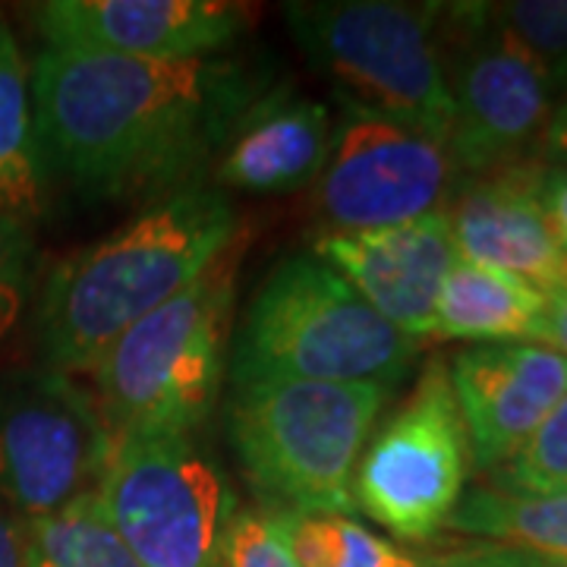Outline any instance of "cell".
<instances>
[{
  "label": "cell",
  "mask_w": 567,
  "mask_h": 567,
  "mask_svg": "<svg viewBox=\"0 0 567 567\" xmlns=\"http://www.w3.org/2000/svg\"><path fill=\"white\" fill-rule=\"evenodd\" d=\"M388 398L382 385L240 382L224 410L227 439L268 511L350 517L357 466Z\"/></svg>",
  "instance_id": "obj_5"
},
{
  "label": "cell",
  "mask_w": 567,
  "mask_h": 567,
  "mask_svg": "<svg viewBox=\"0 0 567 567\" xmlns=\"http://www.w3.org/2000/svg\"><path fill=\"white\" fill-rule=\"evenodd\" d=\"M246 230L177 297L126 328L92 365L95 404L114 439L193 435L212 416L234 341Z\"/></svg>",
  "instance_id": "obj_3"
},
{
  "label": "cell",
  "mask_w": 567,
  "mask_h": 567,
  "mask_svg": "<svg viewBox=\"0 0 567 567\" xmlns=\"http://www.w3.org/2000/svg\"><path fill=\"white\" fill-rule=\"evenodd\" d=\"M44 167L35 142L32 66L0 17V215L32 224L44 205Z\"/></svg>",
  "instance_id": "obj_18"
},
{
  "label": "cell",
  "mask_w": 567,
  "mask_h": 567,
  "mask_svg": "<svg viewBox=\"0 0 567 567\" xmlns=\"http://www.w3.org/2000/svg\"><path fill=\"white\" fill-rule=\"evenodd\" d=\"M536 341L543 347H551L555 353L567 357V290H551L546 293V312L536 331Z\"/></svg>",
  "instance_id": "obj_28"
},
{
  "label": "cell",
  "mask_w": 567,
  "mask_h": 567,
  "mask_svg": "<svg viewBox=\"0 0 567 567\" xmlns=\"http://www.w3.org/2000/svg\"><path fill=\"white\" fill-rule=\"evenodd\" d=\"M244 234L230 196L186 186L148 203L44 278L35 338L48 369L92 372L126 328L193 284Z\"/></svg>",
  "instance_id": "obj_2"
},
{
  "label": "cell",
  "mask_w": 567,
  "mask_h": 567,
  "mask_svg": "<svg viewBox=\"0 0 567 567\" xmlns=\"http://www.w3.org/2000/svg\"><path fill=\"white\" fill-rule=\"evenodd\" d=\"M95 492L142 567L218 565L237 502L189 435H111Z\"/></svg>",
  "instance_id": "obj_8"
},
{
  "label": "cell",
  "mask_w": 567,
  "mask_h": 567,
  "mask_svg": "<svg viewBox=\"0 0 567 567\" xmlns=\"http://www.w3.org/2000/svg\"><path fill=\"white\" fill-rule=\"evenodd\" d=\"M35 265L32 224L0 215V341L25 309Z\"/></svg>",
  "instance_id": "obj_25"
},
{
  "label": "cell",
  "mask_w": 567,
  "mask_h": 567,
  "mask_svg": "<svg viewBox=\"0 0 567 567\" xmlns=\"http://www.w3.org/2000/svg\"><path fill=\"white\" fill-rule=\"evenodd\" d=\"M520 567H567V558H548V555H536V551H520L517 548Z\"/></svg>",
  "instance_id": "obj_31"
},
{
  "label": "cell",
  "mask_w": 567,
  "mask_h": 567,
  "mask_svg": "<svg viewBox=\"0 0 567 567\" xmlns=\"http://www.w3.org/2000/svg\"><path fill=\"white\" fill-rule=\"evenodd\" d=\"M334 133L324 102L271 85L252 104L215 158V189L287 196L322 177Z\"/></svg>",
  "instance_id": "obj_16"
},
{
  "label": "cell",
  "mask_w": 567,
  "mask_h": 567,
  "mask_svg": "<svg viewBox=\"0 0 567 567\" xmlns=\"http://www.w3.org/2000/svg\"><path fill=\"white\" fill-rule=\"evenodd\" d=\"M215 567H293L275 514L268 507H234L224 524Z\"/></svg>",
  "instance_id": "obj_24"
},
{
  "label": "cell",
  "mask_w": 567,
  "mask_h": 567,
  "mask_svg": "<svg viewBox=\"0 0 567 567\" xmlns=\"http://www.w3.org/2000/svg\"><path fill=\"white\" fill-rule=\"evenodd\" d=\"M416 338L385 322L316 252L268 271L234 324L230 382L297 379L331 385H401L420 353Z\"/></svg>",
  "instance_id": "obj_4"
},
{
  "label": "cell",
  "mask_w": 567,
  "mask_h": 567,
  "mask_svg": "<svg viewBox=\"0 0 567 567\" xmlns=\"http://www.w3.org/2000/svg\"><path fill=\"white\" fill-rule=\"evenodd\" d=\"M435 29L454 104L447 155L457 177L533 162L558 104L546 76L492 20L488 3H435Z\"/></svg>",
  "instance_id": "obj_7"
},
{
  "label": "cell",
  "mask_w": 567,
  "mask_h": 567,
  "mask_svg": "<svg viewBox=\"0 0 567 567\" xmlns=\"http://www.w3.org/2000/svg\"><path fill=\"white\" fill-rule=\"evenodd\" d=\"M543 167L533 158L457 177L445 212L461 262L498 268L551 293L567 287V249L548 224Z\"/></svg>",
  "instance_id": "obj_15"
},
{
  "label": "cell",
  "mask_w": 567,
  "mask_h": 567,
  "mask_svg": "<svg viewBox=\"0 0 567 567\" xmlns=\"http://www.w3.org/2000/svg\"><path fill=\"white\" fill-rule=\"evenodd\" d=\"M107 451L111 429L73 375L41 365L0 385V502L22 524L92 492Z\"/></svg>",
  "instance_id": "obj_10"
},
{
  "label": "cell",
  "mask_w": 567,
  "mask_h": 567,
  "mask_svg": "<svg viewBox=\"0 0 567 567\" xmlns=\"http://www.w3.org/2000/svg\"><path fill=\"white\" fill-rule=\"evenodd\" d=\"M543 205H546L548 224L558 234L567 249V167L565 164H546L543 167Z\"/></svg>",
  "instance_id": "obj_27"
},
{
  "label": "cell",
  "mask_w": 567,
  "mask_h": 567,
  "mask_svg": "<svg viewBox=\"0 0 567 567\" xmlns=\"http://www.w3.org/2000/svg\"><path fill=\"white\" fill-rule=\"evenodd\" d=\"M271 76L262 58L142 61L41 48L32 114L44 181L92 203H155L196 186Z\"/></svg>",
  "instance_id": "obj_1"
},
{
  "label": "cell",
  "mask_w": 567,
  "mask_h": 567,
  "mask_svg": "<svg viewBox=\"0 0 567 567\" xmlns=\"http://www.w3.org/2000/svg\"><path fill=\"white\" fill-rule=\"evenodd\" d=\"M543 312L546 293L536 284L457 259L439 293L432 338L473 344L536 341Z\"/></svg>",
  "instance_id": "obj_17"
},
{
  "label": "cell",
  "mask_w": 567,
  "mask_h": 567,
  "mask_svg": "<svg viewBox=\"0 0 567 567\" xmlns=\"http://www.w3.org/2000/svg\"><path fill=\"white\" fill-rule=\"evenodd\" d=\"M454 183L457 171L442 142L341 102L316 205L324 234L375 230L442 212Z\"/></svg>",
  "instance_id": "obj_11"
},
{
  "label": "cell",
  "mask_w": 567,
  "mask_h": 567,
  "mask_svg": "<svg viewBox=\"0 0 567 567\" xmlns=\"http://www.w3.org/2000/svg\"><path fill=\"white\" fill-rule=\"evenodd\" d=\"M312 252L398 331L432 338L439 293L457 265L445 208L394 227L322 234Z\"/></svg>",
  "instance_id": "obj_14"
},
{
  "label": "cell",
  "mask_w": 567,
  "mask_h": 567,
  "mask_svg": "<svg viewBox=\"0 0 567 567\" xmlns=\"http://www.w3.org/2000/svg\"><path fill=\"white\" fill-rule=\"evenodd\" d=\"M284 22L306 63L341 102L404 123L447 148V95L435 3L406 0H290Z\"/></svg>",
  "instance_id": "obj_6"
},
{
  "label": "cell",
  "mask_w": 567,
  "mask_h": 567,
  "mask_svg": "<svg viewBox=\"0 0 567 567\" xmlns=\"http://www.w3.org/2000/svg\"><path fill=\"white\" fill-rule=\"evenodd\" d=\"M0 567H29L25 524L0 502Z\"/></svg>",
  "instance_id": "obj_29"
},
{
  "label": "cell",
  "mask_w": 567,
  "mask_h": 567,
  "mask_svg": "<svg viewBox=\"0 0 567 567\" xmlns=\"http://www.w3.org/2000/svg\"><path fill=\"white\" fill-rule=\"evenodd\" d=\"M543 148H546V155L551 162L565 164L567 167V95L555 104V111H551V121H548Z\"/></svg>",
  "instance_id": "obj_30"
},
{
  "label": "cell",
  "mask_w": 567,
  "mask_h": 567,
  "mask_svg": "<svg viewBox=\"0 0 567 567\" xmlns=\"http://www.w3.org/2000/svg\"><path fill=\"white\" fill-rule=\"evenodd\" d=\"M293 567H416L420 555L372 533L347 514L271 511Z\"/></svg>",
  "instance_id": "obj_21"
},
{
  "label": "cell",
  "mask_w": 567,
  "mask_h": 567,
  "mask_svg": "<svg viewBox=\"0 0 567 567\" xmlns=\"http://www.w3.org/2000/svg\"><path fill=\"white\" fill-rule=\"evenodd\" d=\"M502 25L536 70L546 76L555 99L567 95V0H507L488 3Z\"/></svg>",
  "instance_id": "obj_22"
},
{
  "label": "cell",
  "mask_w": 567,
  "mask_h": 567,
  "mask_svg": "<svg viewBox=\"0 0 567 567\" xmlns=\"http://www.w3.org/2000/svg\"><path fill=\"white\" fill-rule=\"evenodd\" d=\"M447 375L464 416L473 466L486 476L527 445L567 394V357L524 341L466 347L451 360Z\"/></svg>",
  "instance_id": "obj_13"
},
{
  "label": "cell",
  "mask_w": 567,
  "mask_h": 567,
  "mask_svg": "<svg viewBox=\"0 0 567 567\" xmlns=\"http://www.w3.org/2000/svg\"><path fill=\"white\" fill-rule=\"evenodd\" d=\"M29 567H44V565H39V561H35L32 555H29Z\"/></svg>",
  "instance_id": "obj_32"
},
{
  "label": "cell",
  "mask_w": 567,
  "mask_h": 567,
  "mask_svg": "<svg viewBox=\"0 0 567 567\" xmlns=\"http://www.w3.org/2000/svg\"><path fill=\"white\" fill-rule=\"evenodd\" d=\"M416 567H520L517 548L505 546H473V548H454L442 555H420Z\"/></svg>",
  "instance_id": "obj_26"
},
{
  "label": "cell",
  "mask_w": 567,
  "mask_h": 567,
  "mask_svg": "<svg viewBox=\"0 0 567 567\" xmlns=\"http://www.w3.org/2000/svg\"><path fill=\"white\" fill-rule=\"evenodd\" d=\"M44 48H82L142 61L224 54L252 7L230 0H48L29 7Z\"/></svg>",
  "instance_id": "obj_12"
},
{
  "label": "cell",
  "mask_w": 567,
  "mask_h": 567,
  "mask_svg": "<svg viewBox=\"0 0 567 567\" xmlns=\"http://www.w3.org/2000/svg\"><path fill=\"white\" fill-rule=\"evenodd\" d=\"M488 480L492 488L520 495L567 492V394L529 435L527 445Z\"/></svg>",
  "instance_id": "obj_23"
},
{
  "label": "cell",
  "mask_w": 567,
  "mask_h": 567,
  "mask_svg": "<svg viewBox=\"0 0 567 567\" xmlns=\"http://www.w3.org/2000/svg\"><path fill=\"white\" fill-rule=\"evenodd\" d=\"M470 466L447 365L429 360L404 404L365 442L353 505L401 543H432L464 498Z\"/></svg>",
  "instance_id": "obj_9"
},
{
  "label": "cell",
  "mask_w": 567,
  "mask_h": 567,
  "mask_svg": "<svg viewBox=\"0 0 567 567\" xmlns=\"http://www.w3.org/2000/svg\"><path fill=\"white\" fill-rule=\"evenodd\" d=\"M445 529L488 539V546L567 558V492L520 495L476 486L464 492Z\"/></svg>",
  "instance_id": "obj_19"
},
{
  "label": "cell",
  "mask_w": 567,
  "mask_h": 567,
  "mask_svg": "<svg viewBox=\"0 0 567 567\" xmlns=\"http://www.w3.org/2000/svg\"><path fill=\"white\" fill-rule=\"evenodd\" d=\"M29 555L44 567H142L114 529L99 492L25 524Z\"/></svg>",
  "instance_id": "obj_20"
}]
</instances>
